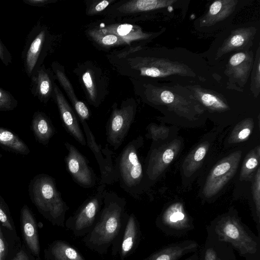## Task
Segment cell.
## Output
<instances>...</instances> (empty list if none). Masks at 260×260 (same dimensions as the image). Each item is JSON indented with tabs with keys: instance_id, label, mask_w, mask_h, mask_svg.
Here are the masks:
<instances>
[{
	"instance_id": "cell-11",
	"label": "cell",
	"mask_w": 260,
	"mask_h": 260,
	"mask_svg": "<svg viewBox=\"0 0 260 260\" xmlns=\"http://www.w3.org/2000/svg\"><path fill=\"white\" fill-rule=\"evenodd\" d=\"M248 0H216L206 12L194 20V28L201 34L216 35L232 24L237 12L248 4Z\"/></svg>"
},
{
	"instance_id": "cell-23",
	"label": "cell",
	"mask_w": 260,
	"mask_h": 260,
	"mask_svg": "<svg viewBox=\"0 0 260 260\" xmlns=\"http://www.w3.org/2000/svg\"><path fill=\"white\" fill-rule=\"evenodd\" d=\"M51 69L55 79L67 94L73 108L77 114L79 121H85L90 117V112L86 104L77 98L73 86L67 77L64 66L59 62L54 61L51 63Z\"/></svg>"
},
{
	"instance_id": "cell-27",
	"label": "cell",
	"mask_w": 260,
	"mask_h": 260,
	"mask_svg": "<svg viewBox=\"0 0 260 260\" xmlns=\"http://www.w3.org/2000/svg\"><path fill=\"white\" fill-rule=\"evenodd\" d=\"M199 257L200 260H237L234 250L231 245L208 235Z\"/></svg>"
},
{
	"instance_id": "cell-24",
	"label": "cell",
	"mask_w": 260,
	"mask_h": 260,
	"mask_svg": "<svg viewBox=\"0 0 260 260\" xmlns=\"http://www.w3.org/2000/svg\"><path fill=\"white\" fill-rule=\"evenodd\" d=\"M20 224L24 243L30 252L40 257V245L37 224L34 214L26 205L20 211Z\"/></svg>"
},
{
	"instance_id": "cell-20",
	"label": "cell",
	"mask_w": 260,
	"mask_h": 260,
	"mask_svg": "<svg viewBox=\"0 0 260 260\" xmlns=\"http://www.w3.org/2000/svg\"><path fill=\"white\" fill-rule=\"evenodd\" d=\"M240 157V153L231 154L213 169L203 188V193L206 197L214 196L232 178L236 173Z\"/></svg>"
},
{
	"instance_id": "cell-13",
	"label": "cell",
	"mask_w": 260,
	"mask_h": 260,
	"mask_svg": "<svg viewBox=\"0 0 260 260\" xmlns=\"http://www.w3.org/2000/svg\"><path fill=\"white\" fill-rule=\"evenodd\" d=\"M73 72L89 104L99 107L109 93L108 77L103 69L93 61L87 60L77 65Z\"/></svg>"
},
{
	"instance_id": "cell-8",
	"label": "cell",
	"mask_w": 260,
	"mask_h": 260,
	"mask_svg": "<svg viewBox=\"0 0 260 260\" xmlns=\"http://www.w3.org/2000/svg\"><path fill=\"white\" fill-rule=\"evenodd\" d=\"M185 86L191 92L205 110L211 113L229 112L234 105L252 104L256 103L257 99L254 98L249 89L242 92L229 89L218 82Z\"/></svg>"
},
{
	"instance_id": "cell-4",
	"label": "cell",
	"mask_w": 260,
	"mask_h": 260,
	"mask_svg": "<svg viewBox=\"0 0 260 260\" xmlns=\"http://www.w3.org/2000/svg\"><path fill=\"white\" fill-rule=\"evenodd\" d=\"M190 0H122L116 1L100 15L111 19L135 21L162 19L182 20L186 16Z\"/></svg>"
},
{
	"instance_id": "cell-34",
	"label": "cell",
	"mask_w": 260,
	"mask_h": 260,
	"mask_svg": "<svg viewBox=\"0 0 260 260\" xmlns=\"http://www.w3.org/2000/svg\"><path fill=\"white\" fill-rule=\"evenodd\" d=\"M0 223L10 232H15L14 222L8 206L1 196H0Z\"/></svg>"
},
{
	"instance_id": "cell-30",
	"label": "cell",
	"mask_w": 260,
	"mask_h": 260,
	"mask_svg": "<svg viewBox=\"0 0 260 260\" xmlns=\"http://www.w3.org/2000/svg\"><path fill=\"white\" fill-rule=\"evenodd\" d=\"M30 127L36 141L44 145L48 144L55 133L54 127L49 118L40 111L33 115Z\"/></svg>"
},
{
	"instance_id": "cell-17",
	"label": "cell",
	"mask_w": 260,
	"mask_h": 260,
	"mask_svg": "<svg viewBox=\"0 0 260 260\" xmlns=\"http://www.w3.org/2000/svg\"><path fill=\"white\" fill-rule=\"evenodd\" d=\"M83 126L87 145L93 153L98 163L100 173V184L111 185L118 181V176L113 163V152L103 148L97 143L95 138L85 121H80Z\"/></svg>"
},
{
	"instance_id": "cell-9",
	"label": "cell",
	"mask_w": 260,
	"mask_h": 260,
	"mask_svg": "<svg viewBox=\"0 0 260 260\" xmlns=\"http://www.w3.org/2000/svg\"><path fill=\"white\" fill-rule=\"evenodd\" d=\"M252 49L232 53L210 67L215 80L224 87L244 91L254 62Z\"/></svg>"
},
{
	"instance_id": "cell-43",
	"label": "cell",
	"mask_w": 260,
	"mask_h": 260,
	"mask_svg": "<svg viewBox=\"0 0 260 260\" xmlns=\"http://www.w3.org/2000/svg\"><path fill=\"white\" fill-rule=\"evenodd\" d=\"M184 260H200L199 254L195 252Z\"/></svg>"
},
{
	"instance_id": "cell-25",
	"label": "cell",
	"mask_w": 260,
	"mask_h": 260,
	"mask_svg": "<svg viewBox=\"0 0 260 260\" xmlns=\"http://www.w3.org/2000/svg\"><path fill=\"white\" fill-rule=\"evenodd\" d=\"M140 223L134 213L128 215L120 241L118 253L120 260H124L136 250L140 241Z\"/></svg>"
},
{
	"instance_id": "cell-41",
	"label": "cell",
	"mask_w": 260,
	"mask_h": 260,
	"mask_svg": "<svg viewBox=\"0 0 260 260\" xmlns=\"http://www.w3.org/2000/svg\"><path fill=\"white\" fill-rule=\"evenodd\" d=\"M12 260H35V258L25 249L22 248Z\"/></svg>"
},
{
	"instance_id": "cell-37",
	"label": "cell",
	"mask_w": 260,
	"mask_h": 260,
	"mask_svg": "<svg viewBox=\"0 0 260 260\" xmlns=\"http://www.w3.org/2000/svg\"><path fill=\"white\" fill-rule=\"evenodd\" d=\"M8 247L0 225V260H6Z\"/></svg>"
},
{
	"instance_id": "cell-26",
	"label": "cell",
	"mask_w": 260,
	"mask_h": 260,
	"mask_svg": "<svg viewBox=\"0 0 260 260\" xmlns=\"http://www.w3.org/2000/svg\"><path fill=\"white\" fill-rule=\"evenodd\" d=\"M199 246L196 241L185 240L163 247L143 260H179L186 254L197 252Z\"/></svg>"
},
{
	"instance_id": "cell-22",
	"label": "cell",
	"mask_w": 260,
	"mask_h": 260,
	"mask_svg": "<svg viewBox=\"0 0 260 260\" xmlns=\"http://www.w3.org/2000/svg\"><path fill=\"white\" fill-rule=\"evenodd\" d=\"M30 79L31 94L41 103H47L52 98L56 83V79L51 69L46 68L43 64Z\"/></svg>"
},
{
	"instance_id": "cell-39",
	"label": "cell",
	"mask_w": 260,
	"mask_h": 260,
	"mask_svg": "<svg viewBox=\"0 0 260 260\" xmlns=\"http://www.w3.org/2000/svg\"><path fill=\"white\" fill-rule=\"evenodd\" d=\"M57 1V0H23V2L27 5L39 7H44L56 3Z\"/></svg>"
},
{
	"instance_id": "cell-3",
	"label": "cell",
	"mask_w": 260,
	"mask_h": 260,
	"mask_svg": "<svg viewBox=\"0 0 260 260\" xmlns=\"http://www.w3.org/2000/svg\"><path fill=\"white\" fill-rule=\"evenodd\" d=\"M129 80L135 94L143 103L162 112L189 116L204 113L206 111L184 86L172 82Z\"/></svg>"
},
{
	"instance_id": "cell-7",
	"label": "cell",
	"mask_w": 260,
	"mask_h": 260,
	"mask_svg": "<svg viewBox=\"0 0 260 260\" xmlns=\"http://www.w3.org/2000/svg\"><path fill=\"white\" fill-rule=\"evenodd\" d=\"M28 193L39 212L53 225L65 226L69 207L57 190L55 179L45 174L35 176L28 185Z\"/></svg>"
},
{
	"instance_id": "cell-1",
	"label": "cell",
	"mask_w": 260,
	"mask_h": 260,
	"mask_svg": "<svg viewBox=\"0 0 260 260\" xmlns=\"http://www.w3.org/2000/svg\"><path fill=\"white\" fill-rule=\"evenodd\" d=\"M106 56L114 70L129 79L184 86L217 82L200 54L182 47L126 46Z\"/></svg>"
},
{
	"instance_id": "cell-12",
	"label": "cell",
	"mask_w": 260,
	"mask_h": 260,
	"mask_svg": "<svg viewBox=\"0 0 260 260\" xmlns=\"http://www.w3.org/2000/svg\"><path fill=\"white\" fill-rule=\"evenodd\" d=\"M142 140V138L139 137L127 143L115 165L121 187L131 194L137 193L144 176L138 153Z\"/></svg>"
},
{
	"instance_id": "cell-10",
	"label": "cell",
	"mask_w": 260,
	"mask_h": 260,
	"mask_svg": "<svg viewBox=\"0 0 260 260\" xmlns=\"http://www.w3.org/2000/svg\"><path fill=\"white\" fill-rule=\"evenodd\" d=\"M57 37L49 27L39 20L27 35L21 53L23 70L29 78L43 64L54 49Z\"/></svg>"
},
{
	"instance_id": "cell-36",
	"label": "cell",
	"mask_w": 260,
	"mask_h": 260,
	"mask_svg": "<svg viewBox=\"0 0 260 260\" xmlns=\"http://www.w3.org/2000/svg\"><path fill=\"white\" fill-rule=\"evenodd\" d=\"M12 63V55L8 49L0 39V63L8 66Z\"/></svg>"
},
{
	"instance_id": "cell-33",
	"label": "cell",
	"mask_w": 260,
	"mask_h": 260,
	"mask_svg": "<svg viewBox=\"0 0 260 260\" xmlns=\"http://www.w3.org/2000/svg\"><path fill=\"white\" fill-rule=\"evenodd\" d=\"M116 0H91L86 1V15L88 16L100 15Z\"/></svg>"
},
{
	"instance_id": "cell-31",
	"label": "cell",
	"mask_w": 260,
	"mask_h": 260,
	"mask_svg": "<svg viewBox=\"0 0 260 260\" xmlns=\"http://www.w3.org/2000/svg\"><path fill=\"white\" fill-rule=\"evenodd\" d=\"M0 146L11 152L27 155L30 151L26 144L13 132L0 127Z\"/></svg>"
},
{
	"instance_id": "cell-42",
	"label": "cell",
	"mask_w": 260,
	"mask_h": 260,
	"mask_svg": "<svg viewBox=\"0 0 260 260\" xmlns=\"http://www.w3.org/2000/svg\"><path fill=\"white\" fill-rule=\"evenodd\" d=\"M251 133V128L249 127H245L242 129L238 134V138L240 140H243L247 139Z\"/></svg>"
},
{
	"instance_id": "cell-32",
	"label": "cell",
	"mask_w": 260,
	"mask_h": 260,
	"mask_svg": "<svg viewBox=\"0 0 260 260\" xmlns=\"http://www.w3.org/2000/svg\"><path fill=\"white\" fill-rule=\"evenodd\" d=\"M250 91L254 99H258L260 93V46H258L254 55V62L251 72Z\"/></svg>"
},
{
	"instance_id": "cell-38",
	"label": "cell",
	"mask_w": 260,
	"mask_h": 260,
	"mask_svg": "<svg viewBox=\"0 0 260 260\" xmlns=\"http://www.w3.org/2000/svg\"><path fill=\"white\" fill-rule=\"evenodd\" d=\"M258 158L255 156H250L246 160L244 165V173L252 171L258 164Z\"/></svg>"
},
{
	"instance_id": "cell-15",
	"label": "cell",
	"mask_w": 260,
	"mask_h": 260,
	"mask_svg": "<svg viewBox=\"0 0 260 260\" xmlns=\"http://www.w3.org/2000/svg\"><path fill=\"white\" fill-rule=\"evenodd\" d=\"M106 186L100 184L96 192L66 220L65 226L75 236L84 237L92 229L103 205Z\"/></svg>"
},
{
	"instance_id": "cell-44",
	"label": "cell",
	"mask_w": 260,
	"mask_h": 260,
	"mask_svg": "<svg viewBox=\"0 0 260 260\" xmlns=\"http://www.w3.org/2000/svg\"><path fill=\"white\" fill-rule=\"evenodd\" d=\"M2 156H3V155L1 153H0V158L2 157Z\"/></svg>"
},
{
	"instance_id": "cell-5",
	"label": "cell",
	"mask_w": 260,
	"mask_h": 260,
	"mask_svg": "<svg viewBox=\"0 0 260 260\" xmlns=\"http://www.w3.org/2000/svg\"><path fill=\"white\" fill-rule=\"evenodd\" d=\"M207 235L226 243L245 260H260V237L232 211L220 216L206 227Z\"/></svg>"
},
{
	"instance_id": "cell-40",
	"label": "cell",
	"mask_w": 260,
	"mask_h": 260,
	"mask_svg": "<svg viewBox=\"0 0 260 260\" xmlns=\"http://www.w3.org/2000/svg\"><path fill=\"white\" fill-rule=\"evenodd\" d=\"M207 152V146L204 145H201L196 150L193 160L194 162H199L202 160L205 157Z\"/></svg>"
},
{
	"instance_id": "cell-6",
	"label": "cell",
	"mask_w": 260,
	"mask_h": 260,
	"mask_svg": "<svg viewBox=\"0 0 260 260\" xmlns=\"http://www.w3.org/2000/svg\"><path fill=\"white\" fill-rule=\"evenodd\" d=\"M259 29L255 22L232 24L216 34L209 49L200 55L211 67L228 54L250 50Z\"/></svg>"
},
{
	"instance_id": "cell-14",
	"label": "cell",
	"mask_w": 260,
	"mask_h": 260,
	"mask_svg": "<svg viewBox=\"0 0 260 260\" xmlns=\"http://www.w3.org/2000/svg\"><path fill=\"white\" fill-rule=\"evenodd\" d=\"M137 104L133 98L123 101L119 107L115 102L106 125V137L108 143L117 149L122 144L134 121Z\"/></svg>"
},
{
	"instance_id": "cell-18",
	"label": "cell",
	"mask_w": 260,
	"mask_h": 260,
	"mask_svg": "<svg viewBox=\"0 0 260 260\" xmlns=\"http://www.w3.org/2000/svg\"><path fill=\"white\" fill-rule=\"evenodd\" d=\"M97 24L103 31L116 35L123 39L128 46L146 45L166 30V28L164 27L157 31L147 32L138 25L125 22H101Z\"/></svg>"
},
{
	"instance_id": "cell-35",
	"label": "cell",
	"mask_w": 260,
	"mask_h": 260,
	"mask_svg": "<svg viewBox=\"0 0 260 260\" xmlns=\"http://www.w3.org/2000/svg\"><path fill=\"white\" fill-rule=\"evenodd\" d=\"M18 105L17 100L8 91L0 87V111L13 110Z\"/></svg>"
},
{
	"instance_id": "cell-21",
	"label": "cell",
	"mask_w": 260,
	"mask_h": 260,
	"mask_svg": "<svg viewBox=\"0 0 260 260\" xmlns=\"http://www.w3.org/2000/svg\"><path fill=\"white\" fill-rule=\"evenodd\" d=\"M52 99L58 107L63 125L66 131L80 144L87 145L86 139L81 129L74 110L56 83L54 87Z\"/></svg>"
},
{
	"instance_id": "cell-28",
	"label": "cell",
	"mask_w": 260,
	"mask_h": 260,
	"mask_svg": "<svg viewBox=\"0 0 260 260\" xmlns=\"http://www.w3.org/2000/svg\"><path fill=\"white\" fill-rule=\"evenodd\" d=\"M85 34L93 44L100 50L108 51L118 47L128 46L123 39L103 31L96 23L89 25L85 30Z\"/></svg>"
},
{
	"instance_id": "cell-16",
	"label": "cell",
	"mask_w": 260,
	"mask_h": 260,
	"mask_svg": "<svg viewBox=\"0 0 260 260\" xmlns=\"http://www.w3.org/2000/svg\"><path fill=\"white\" fill-rule=\"evenodd\" d=\"M155 224L163 233L170 236H182L194 229L192 220L179 203L164 211L157 218Z\"/></svg>"
},
{
	"instance_id": "cell-29",
	"label": "cell",
	"mask_w": 260,
	"mask_h": 260,
	"mask_svg": "<svg viewBox=\"0 0 260 260\" xmlns=\"http://www.w3.org/2000/svg\"><path fill=\"white\" fill-rule=\"evenodd\" d=\"M47 260H86L81 253L66 241L57 240L45 250Z\"/></svg>"
},
{
	"instance_id": "cell-2",
	"label": "cell",
	"mask_w": 260,
	"mask_h": 260,
	"mask_svg": "<svg viewBox=\"0 0 260 260\" xmlns=\"http://www.w3.org/2000/svg\"><path fill=\"white\" fill-rule=\"evenodd\" d=\"M126 201L113 191L105 190L103 203L91 231L82 239L89 249L103 255L112 246V254L118 253L120 241L128 214L125 212Z\"/></svg>"
},
{
	"instance_id": "cell-19",
	"label": "cell",
	"mask_w": 260,
	"mask_h": 260,
	"mask_svg": "<svg viewBox=\"0 0 260 260\" xmlns=\"http://www.w3.org/2000/svg\"><path fill=\"white\" fill-rule=\"evenodd\" d=\"M64 145L68 150L64 158L66 168L74 181L85 188L93 187L96 176L87 160L72 144L65 142Z\"/></svg>"
}]
</instances>
